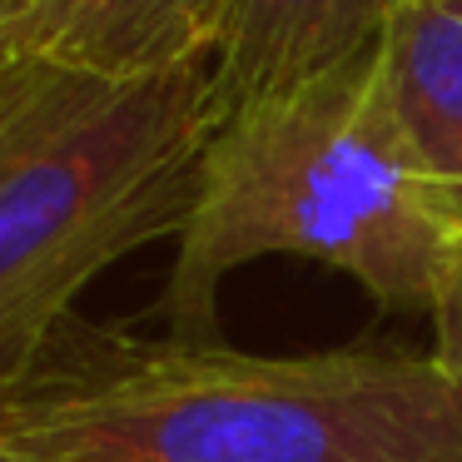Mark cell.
Returning <instances> with one entry per match:
<instances>
[{
	"label": "cell",
	"mask_w": 462,
	"mask_h": 462,
	"mask_svg": "<svg viewBox=\"0 0 462 462\" xmlns=\"http://www.w3.org/2000/svg\"><path fill=\"white\" fill-rule=\"evenodd\" d=\"M31 462H462V373L432 353L254 358L65 319L0 398Z\"/></svg>",
	"instance_id": "cell-1"
},
{
	"label": "cell",
	"mask_w": 462,
	"mask_h": 462,
	"mask_svg": "<svg viewBox=\"0 0 462 462\" xmlns=\"http://www.w3.org/2000/svg\"><path fill=\"white\" fill-rule=\"evenodd\" d=\"M452 249L368 51L219 115L164 283L170 343H209L229 273L269 254L328 263L393 313H428Z\"/></svg>",
	"instance_id": "cell-2"
},
{
	"label": "cell",
	"mask_w": 462,
	"mask_h": 462,
	"mask_svg": "<svg viewBox=\"0 0 462 462\" xmlns=\"http://www.w3.org/2000/svg\"><path fill=\"white\" fill-rule=\"evenodd\" d=\"M214 125L209 60L100 75L0 45V398L110 263L184 229Z\"/></svg>",
	"instance_id": "cell-3"
},
{
	"label": "cell",
	"mask_w": 462,
	"mask_h": 462,
	"mask_svg": "<svg viewBox=\"0 0 462 462\" xmlns=\"http://www.w3.org/2000/svg\"><path fill=\"white\" fill-rule=\"evenodd\" d=\"M402 0H234L209 75L219 115L299 90L378 51Z\"/></svg>",
	"instance_id": "cell-4"
},
{
	"label": "cell",
	"mask_w": 462,
	"mask_h": 462,
	"mask_svg": "<svg viewBox=\"0 0 462 462\" xmlns=\"http://www.w3.org/2000/svg\"><path fill=\"white\" fill-rule=\"evenodd\" d=\"M378 90L462 244V0H402L378 41Z\"/></svg>",
	"instance_id": "cell-5"
},
{
	"label": "cell",
	"mask_w": 462,
	"mask_h": 462,
	"mask_svg": "<svg viewBox=\"0 0 462 462\" xmlns=\"http://www.w3.org/2000/svg\"><path fill=\"white\" fill-rule=\"evenodd\" d=\"M234 0H21L0 45L55 55L100 75L204 65Z\"/></svg>",
	"instance_id": "cell-6"
},
{
	"label": "cell",
	"mask_w": 462,
	"mask_h": 462,
	"mask_svg": "<svg viewBox=\"0 0 462 462\" xmlns=\"http://www.w3.org/2000/svg\"><path fill=\"white\" fill-rule=\"evenodd\" d=\"M432 358L442 368L462 373V244L452 249L448 269H442L438 289H432Z\"/></svg>",
	"instance_id": "cell-7"
},
{
	"label": "cell",
	"mask_w": 462,
	"mask_h": 462,
	"mask_svg": "<svg viewBox=\"0 0 462 462\" xmlns=\"http://www.w3.org/2000/svg\"><path fill=\"white\" fill-rule=\"evenodd\" d=\"M15 11H21V0H0V31L15 21Z\"/></svg>",
	"instance_id": "cell-8"
},
{
	"label": "cell",
	"mask_w": 462,
	"mask_h": 462,
	"mask_svg": "<svg viewBox=\"0 0 462 462\" xmlns=\"http://www.w3.org/2000/svg\"><path fill=\"white\" fill-rule=\"evenodd\" d=\"M0 462H31V457H25V452H15V448H11V442L0 438Z\"/></svg>",
	"instance_id": "cell-9"
}]
</instances>
